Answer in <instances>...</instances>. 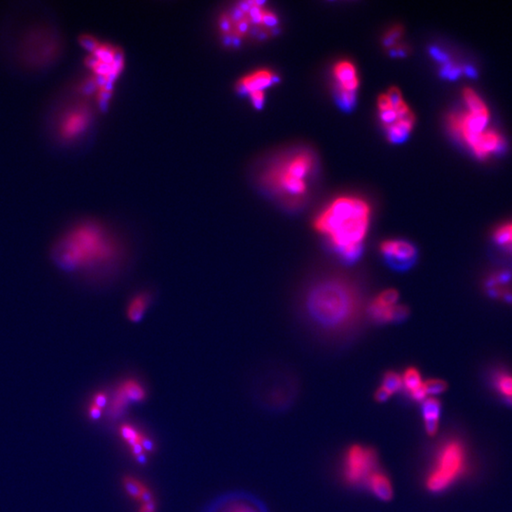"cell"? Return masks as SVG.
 <instances>
[{
	"instance_id": "cell-25",
	"label": "cell",
	"mask_w": 512,
	"mask_h": 512,
	"mask_svg": "<svg viewBox=\"0 0 512 512\" xmlns=\"http://www.w3.org/2000/svg\"><path fill=\"white\" fill-rule=\"evenodd\" d=\"M493 240L498 245L512 250V223L503 225L495 230Z\"/></svg>"
},
{
	"instance_id": "cell-17",
	"label": "cell",
	"mask_w": 512,
	"mask_h": 512,
	"mask_svg": "<svg viewBox=\"0 0 512 512\" xmlns=\"http://www.w3.org/2000/svg\"><path fill=\"white\" fill-rule=\"evenodd\" d=\"M505 146L503 139L492 130H485L480 134L470 147L477 157L484 158L490 153L499 152Z\"/></svg>"
},
{
	"instance_id": "cell-1",
	"label": "cell",
	"mask_w": 512,
	"mask_h": 512,
	"mask_svg": "<svg viewBox=\"0 0 512 512\" xmlns=\"http://www.w3.org/2000/svg\"><path fill=\"white\" fill-rule=\"evenodd\" d=\"M371 214V207L363 198L340 197L318 214L314 228L340 258L353 263L363 254Z\"/></svg>"
},
{
	"instance_id": "cell-19",
	"label": "cell",
	"mask_w": 512,
	"mask_h": 512,
	"mask_svg": "<svg viewBox=\"0 0 512 512\" xmlns=\"http://www.w3.org/2000/svg\"><path fill=\"white\" fill-rule=\"evenodd\" d=\"M422 417L424 420L426 433L433 436L438 433L441 403L438 399L427 398L422 401Z\"/></svg>"
},
{
	"instance_id": "cell-32",
	"label": "cell",
	"mask_w": 512,
	"mask_h": 512,
	"mask_svg": "<svg viewBox=\"0 0 512 512\" xmlns=\"http://www.w3.org/2000/svg\"><path fill=\"white\" fill-rule=\"evenodd\" d=\"M431 55H433V57L436 59V60L443 62V63L449 62V56H448L447 53L442 52V50L438 49V48H431Z\"/></svg>"
},
{
	"instance_id": "cell-9",
	"label": "cell",
	"mask_w": 512,
	"mask_h": 512,
	"mask_svg": "<svg viewBox=\"0 0 512 512\" xmlns=\"http://www.w3.org/2000/svg\"><path fill=\"white\" fill-rule=\"evenodd\" d=\"M380 251L385 264L396 272H407L417 262V246L401 238L382 241Z\"/></svg>"
},
{
	"instance_id": "cell-16",
	"label": "cell",
	"mask_w": 512,
	"mask_h": 512,
	"mask_svg": "<svg viewBox=\"0 0 512 512\" xmlns=\"http://www.w3.org/2000/svg\"><path fill=\"white\" fill-rule=\"evenodd\" d=\"M144 396H146V391L137 380H125L120 383L115 394L114 401L111 406L112 414H120L128 404L141 401Z\"/></svg>"
},
{
	"instance_id": "cell-27",
	"label": "cell",
	"mask_w": 512,
	"mask_h": 512,
	"mask_svg": "<svg viewBox=\"0 0 512 512\" xmlns=\"http://www.w3.org/2000/svg\"><path fill=\"white\" fill-rule=\"evenodd\" d=\"M125 490L128 492V494L136 498V499H141V493H143L144 487L139 483L137 480L131 478H125L123 481Z\"/></svg>"
},
{
	"instance_id": "cell-11",
	"label": "cell",
	"mask_w": 512,
	"mask_h": 512,
	"mask_svg": "<svg viewBox=\"0 0 512 512\" xmlns=\"http://www.w3.org/2000/svg\"><path fill=\"white\" fill-rule=\"evenodd\" d=\"M202 512H268L256 496L243 490H235L217 496Z\"/></svg>"
},
{
	"instance_id": "cell-30",
	"label": "cell",
	"mask_w": 512,
	"mask_h": 512,
	"mask_svg": "<svg viewBox=\"0 0 512 512\" xmlns=\"http://www.w3.org/2000/svg\"><path fill=\"white\" fill-rule=\"evenodd\" d=\"M401 34L402 31L401 28L391 29V31L388 32V34H386L385 45L387 46V47H394V44H396V40L401 37Z\"/></svg>"
},
{
	"instance_id": "cell-10",
	"label": "cell",
	"mask_w": 512,
	"mask_h": 512,
	"mask_svg": "<svg viewBox=\"0 0 512 512\" xmlns=\"http://www.w3.org/2000/svg\"><path fill=\"white\" fill-rule=\"evenodd\" d=\"M399 292L396 289H385L370 303L367 312L378 324L395 323L407 318L408 307L399 304Z\"/></svg>"
},
{
	"instance_id": "cell-14",
	"label": "cell",
	"mask_w": 512,
	"mask_h": 512,
	"mask_svg": "<svg viewBox=\"0 0 512 512\" xmlns=\"http://www.w3.org/2000/svg\"><path fill=\"white\" fill-rule=\"evenodd\" d=\"M489 111L465 112V113L452 115L450 118V125L452 130L468 144L473 143L474 139L486 130L489 123Z\"/></svg>"
},
{
	"instance_id": "cell-24",
	"label": "cell",
	"mask_w": 512,
	"mask_h": 512,
	"mask_svg": "<svg viewBox=\"0 0 512 512\" xmlns=\"http://www.w3.org/2000/svg\"><path fill=\"white\" fill-rule=\"evenodd\" d=\"M495 387L506 399L512 398V375L501 372L495 377Z\"/></svg>"
},
{
	"instance_id": "cell-15",
	"label": "cell",
	"mask_w": 512,
	"mask_h": 512,
	"mask_svg": "<svg viewBox=\"0 0 512 512\" xmlns=\"http://www.w3.org/2000/svg\"><path fill=\"white\" fill-rule=\"evenodd\" d=\"M278 82V76L269 69H257L241 76L235 88L238 92L247 96L256 92H265Z\"/></svg>"
},
{
	"instance_id": "cell-22",
	"label": "cell",
	"mask_w": 512,
	"mask_h": 512,
	"mask_svg": "<svg viewBox=\"0 0 512 512\" xmlns=\"http://www.w3.org/2000/svg\"><path fill=\"white\" fill-rule=\"evenodd\" d=\"M463 96L464 100H465V103L467 104L469 111L482 112L487 111L484 101L471 88H465L463 91Z\"/></svg>"
},
{
	"instance_id": "cell-20",
	"label": "cell",
	"mask_w": 512,
	"mask_h": 512,
	"mask_svg": "<svg viewBox=\"0 0 512 512\" xmlns=\"http://www.w3.org/2000/svg\"><path fill=\"white\" fill-rule=\"evenodd\" d=\"M370 490L382 501H389L393 497V487L390 479L380 471H376L367 480Z\"/></svg>"
},
{
	"instance_id": "cell-35",
	"label": "cell",
	"mask_w": 512,
	"mask_h": 512,
	"mask_svg": "<svg viewBox=\"0 0 512 512\" xmlns=\"http://www.w3.org/2000/svg\"><path fill=\"white\" fill-rule=\"evenodd\" d=\"M155 508H156V506H155L154 502L151 501V502L144 503L143 508H141L139 512H154Z\"/></svg>"
},
{
	"instance_id": "cell-12",
	"label": "cell",
	"mask_w": 512,
	"mask_h": 512,
	"mask_svg": "<svg viewBox=\"0 0 512 512\" xmlns=\"http://www.w3.org/2000/svg\"><path fill=\"white\" fill-rule=\"evenodd\" d=\"M92 120L90 106L85 104L72 106L62 115L59 122V135L64 141H71L84 135Z\"/></svg>"
},
{
	"instance_id": "cell-7",
	"label": "cell",
	"mask_w": 512,
	"mask_h": 512,
	"mask_svg": "<svg viewBox=\"0 0 512 512\" xmlns=\"http://www.w3.org/2000/svg\"><path fill=\"white\" fill-rule=\"evenodd\" d=\"M466 455L462 442L455 439L445 442L426 480L427 489L431 492H441L451 487L465 471Z\"/></svg>"
},
{
	"instance_id": "cell-3",
	"label": "cell",
	"mask_w": 512,
	"mask_h": 512,
	"mask_svg": "<svg viewBox=\"0 0 512 512\" xmlns=\"http://www.w3.org/2000/svg\"><path fill=\"white\" fill-rule=\"evenodd\" d=\"M120 244L100 224L85 222L77 225L58 244L56 258L64 269L88 272L114 266L120 259Z\"/></svg>"
},
{
	"instance_id": "cell-33",
	"label": "cell",
	"mask_w": 512,
	"mask_h": 512,
	"mask_svg": "<svg viewBox=\"0 0 512 512\" xmlns=\"http://www.w3.org/2000/svg\"><path fill=\"white\" fill-rule=\"evenodd\" d=\"M391 396L392 395L387 390H385V388L382 387V386L375 393V399H376L378 402L387 401Z\"/></svg>"
},
{
	"instance_id": "cell-21",
	"label": "cell",
	"mask_w": 512,
	"mask_h": 512,
	"mask_svg": "<svg viewBox=\"0 0 512 512\" xmlns=\"http://www.w3.org/2000/svg\"><path fill=\"white\" fill-rule=\"evenodd\" d=\"M151 304V296L146 291L138 292L130 300L127 307V318L131 321H139Z\"/></svg>"
},
{
	"instance_id": "cell-6",
	"label": "cell",
	"mask_w": 512,
	"mask_h": 512,
	"mask_svg": "<svg viewBox=\"0 0 512 512\" xmlns=\"http://www.w3.org/2000/svg\"><path fill=\"white\" fill-rule=\"evenodd\" d=\"M81 45L88 50L85 66L90 71V80L95 85V91L100 88H113V84L122 74L125 59L122 50L116 46L84 36Z\"/></svg>"
},
{
	"instance_id": "cell-23",
	"label": "cell",
	"mask_w": 512,
	"mask_h": 512,
	"mask_svg": "<svg viewBox=\"0 0 512 512\" xmlns=\"http://www.w3.org/2000/svg\"><path fill=\"white\" fill-rule=\"evenodd\" d=\"M382 387L387 390L391 395L399 392L403 388L401 375L392 371L386 372L383 376Z\"/></svg>"
},
{
	"instance_id": "cell-18",
	"label": "cell",
	"mask_w": 512,
	"mask_h": 512,
	"mask_svg": "<svg viewBox=\"0 0 512 512\" xmlns=\"http://www.w3.org/2000/svg\"><path fill=\"white\" fill-rule=\"evenodd\" d=\"M401 377L403 388H406L407 392L409 393V395L414 401L422 402L428 398L422 374L417 368L409 367Z\"/></svg>"
},
{
	"instance_id": "cell-13",
	"label": "cell",
	"mask_w": 512,
	"mask_h": 512,
	"mask_svg": "<svg viewBox=\"0 0 512 512\" xmlns=\"http://www.w3.org/2000/svg\"><path fill=\"white\" fill-rule=\"evenodd\" d=\"M336 82L337 100L343 109L350 111L356 101V91L359 87L358 74L355 66L350 61H340L334 67Z\"/></svg>"
},
{
	"instance_id": "cell-2",
	"label": "cell",
	"mask_w": 512,
	"mask_h": 512,
	"mask_svg": "<svg viewBox=\"0 0 512 512\" xmlns=\"http://www.w3.org/2000/svg\"><path fill=\"white\" fill-rule=\"evenodd\" d=\"M304 312L312 326L320 331H344L360 314V292L348 279L340 276L320 279L305 292Z\"/></svg>"
},
{
	"instance_id": "cell-5",
	"label": "cell",
	"mask_w": 512,
	"mask_h": 512,
	"mask_svg": "<svg viewBox=\"0 0 512 512\" xmlns=\"http://www.w3.org/2000/svg\"><path fill=\"white\" fill-rule=\"evenodd\" d=\"M278 22L277 15L262 2L244 1L223 11L217 27L225 42L240 45L272 36Z\"/></svg>"
},
{
	"instance_id": "cell-31",
	"label": "cell",
	"mask_w": 512,
	"mask_h": 512,
	"mask_svg": "<svg viewBox=\"0 0 512 512\" xmlns=\"http://www.w3.org/2000/svg\"><path fill=\"white\" fill-rule=\"evenodd\" d=\"M93 406L103 410L107 404V396L106 393L99 392L93 396Z\"/></svg>"
},
{
	"instance_id": "cell-26",
	"label": "cell",
	"mask_w": 512,
	"mask_h": 512,
	"mask_svg": "<svg viewBox=\"0 0 512 512\" xmlns=\"http://www.w3.org/2000/svg\"><path fill=\"white\" fill-rule=\"evenodd\" d=\"M424 387L427 396H438L447 389V383L442 380L431 379L424 382Z\"/></svg>"
},
{
	"instance_id": "cell-8",
	"label": "cell",
	"mask_w": 512,
	"mask_h": 512,
	"mask_svg": "<svg viewBox=\"0 0 512 512\" xmlns=\"http://www.w3.org/2000/svg\"><path fill=\"white\" fill-rule=\"evenodd\" d=\"M377 464V455L373 449L354 445L345 454V478L351 485L364 483L376 473Z\"/></svg>"
},
{
	"instance_id": "cell-34",
	"label": "cell",
	"mask_w": 512,
	"mask_h": 512,
	"mask_svg": "<svg viewBox=\"0 0 512 512\" xmlns=\"http://www.w3.org/2000/svg\"><path fill=\"white\" fill-rule=\"evenodd\" d=\"M102 412H103V410L99 408L97 406H93V404L88 409V415H90V418H92V420H98V418H100Z\"/></svg>"
},
{
	"instance_id": "cell-29",
	"label": "cell",
	"mask_w": 512,
	"mask_h": 512,
	"mask_svg": "<svg viewBox=\"0 0 512 512\" xmlns=\"http://www.w3.org/2000/svg\"><path fill=\"white\" fill-rule=\"evenodd\" d=\"M120 434H122L125 441L128 442L131 446L135 447L136 445L139 444L138 434H137L136 431L134 430L133 428H131L130 426H123V427L120 429Z\"/></svg>"
},
{
	"instance_id": "cell-28",
	"label": "cell",
	"mask_w": 512,
	"mask_h": 512,
	"mask_svg": "<svg viewBox=\"0 0 512 512\" xmlns=\"http://www.w3.org/2000/svg\"><path fill=\"white\" fill-rule=\"evenodd\" d=\"M463 72V68L459 66L454 65V64L447 62L445 63L443 68L441 69L442 76L446 77L448 79L455 80Z\"/></svg>"
},
{
	"instance_id": "cell-36",
	"label": "cell",
	"mask_w": 512,
	"mask_h": 512,
	"mask_svg": "<svg viewBox=\"0 0 512 512\" xmlns=\"http://www.w3.org/2000/svg\"><path fill=\"white\" fill-rule=\"evenodd\" d=\"M463 71L468 75L469 77H476L477 75L476 69L471 66H466L463 68Z\"/></svg>"
},
{
	"instance_id": "cell-37",
	"label": "cell",
	"mask_w": 512,
	"mask_h": 512,
	"mask_svg": "<svg viewBox=\"0 0 512 512\" xmlns=\"http://www.w3.org/2000/svg\"><path fill=\"white\" fill-rule=\"evenodd\" d=\"M506 401H508V403L511 404V406H512V398L506 399Z\"/></svg>"
},
{
	"instance_id": "cell-4",
	"label": "cell",
	"mask_w": 512,
	"mask_h": 512,
	"mask_svg": "<svg viewBox=\"0 0 512 512\" xmlns=\"http://www.w3.org/2000/svg\"><path fill=\"white\" fill-rule=\"evenodd\" d=\"M314 159L310 152L291 153L268 163L259 173V184L286 205H296L307 191V179Z\"/></svg>"
}]
</instances>
